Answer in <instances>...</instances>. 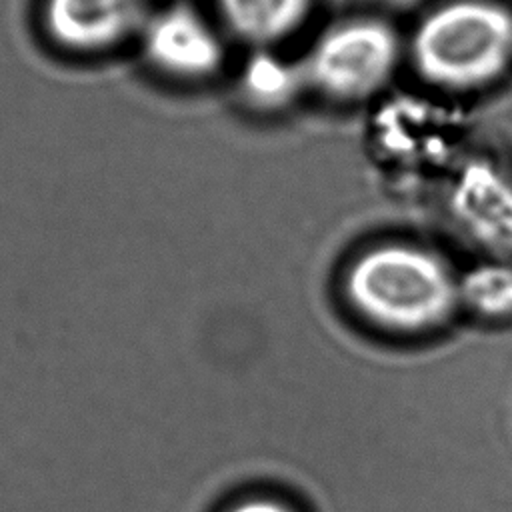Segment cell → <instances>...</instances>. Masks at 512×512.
<instances>
[{"label":"cell","mask_w":512,"mask_h":512,"mask_svg":"<svg viewBox=\"0 0 512 512\" xmlns=\"http://www.w3.org/2000/svg\"><path fill=\"white\" fill-rule=\"evenodd\" d=\"M226 32L220 22L186 4L158 6L138 42L146 62L178 82H204L216 76L226 58Z\"/></svg>","instance_id":"4"},{"label":"cell","mask_w":512,"mask_h":512,"mask_svg":"<svg viewBox=\"0 0 512 512\" xmlns=\"http://www.w3.org/2000/svg\"><path fill=\"white\" fill-rule=\"evenodd\" d=\"M226 34L250 48H276L306 22L312 0H214Z\"/></svg>","instance_id":"6"},{"label":"cell","mask_w":512,"mask_h":512,"mask_svg":"<svg viewBox=\"0 0 512 512\" xmlns=\"http://www.w3.org/2000/svg\"><path fill=\"white\" fill-rule=\"evenodd\" d=\"M398 58L394 32L378 20H348L322 32L304 58L308 86L336 100L374 92Z\"/></svg>","instance_id":"3"},{"label":"cell","mask_w":512,"mask_h":512,"mask_svg":"<svg viewBox=\"0 0 512 512\" xmlns=\"http://www.w3.org/2000/svg\"><path fill=\"white\" fill-rule=\"evenodd\" d=\"M228 512H294L286 502L270 496H254L236 502Z\"/></svg>","instance_id":"9"},{"label":"cell","mask_w":512,"mask_h":512,"mask_svg":"<svg viewBox=\"0 0 512 512\" xmlns=\"http://www.w3.org/2000/svg\"><path fill=\"white\" fill-rule=\"evenodd\" d=\"M238 86L252 108L276 112L290 106L308 82L304 66L290 62L276 48H252L240 68Z\"/></svg>","instance_id":"7"},{"label":"cell","mask_w":512,"mask_h":512,"mask_svg":"<svg viewBox=\"0 0 512 512\" xmlns=\"http://www.w3.org/2000/svg\"><path fill=\"white\" fill-rule=\"evenodd\" d=\"M160 0H44L48 38L70 54L94 56L138 40Z\"/></svg>","instance_id":"5"},{"label":"cell","mask_w":512,"mask_h":512,"mask_svg":"<svg viewBox=\"0 0 512 512\" xmlns=\"http://www.w3.org/2000/svg\"><path fill=\"white\" fill-rule=\"evenodd\" d=\"M412 56L434 84L472 88L498 78L512 60V14L490 0H454L416 28Z\"/></svg>","instance_id":"2"},{"label":"cell","mask_w":512,"mask_h":512,"mask_svg":"<svg viewBox=\"0 0 512 512\" xmlns=\"http://www.w3.org/2000/svg\"><path fill=\"white\" fill-rule=\"evenodd\" d=\"M458 290L478 312L494 316L512 312V268L480 266L464 278Z\"/></svg>","instance_id":"8"},{"label":"cell","mask_w":512,"mask_h":512,"mask_svg":"<svg viewBox=\"0 0 512 512\" xmlns=\"http://www.w3.org/2000/svg\"><path fill=\"white\" fill-rule=\"evenodd\" d=\"M346 290L360 314L394 330H422L444 320L458 296L446 264L414 246H380L352 266Z\"/></svg>","instance_id":"1"}]
</instances>
